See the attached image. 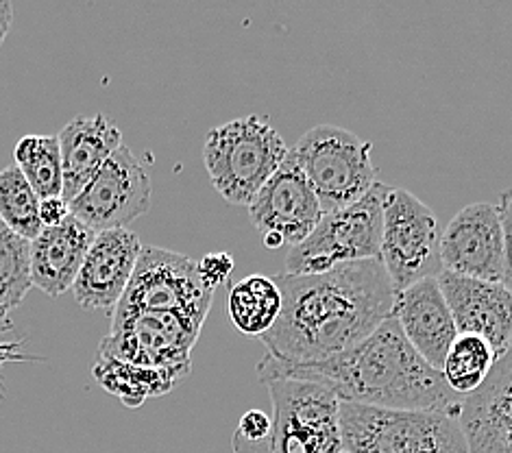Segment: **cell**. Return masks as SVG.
<instances>
[{
	"label": "cell",
	"mask_w": 512,
	"mask_h": 453,
	"mask_svg": "<svg viewBox=\"0 0 512 453\" xmlns=\"http://www.w3.org/2000/svg\"><path fill=\"white\" fill-rule=\"evenodd\" d=\"M282 314L264 342L288 364L334 358L369 338L393 316L395 288L380 260L340 264L319 275H275Z\"/></svg>",
	"instance_id": "6da1fadb"
},
{
	"label": "cell",
	"mask_w": 512,
	"mask_h": 453,
	"mask_svg": "<svg viewBox=\"0 0 512 453\" xmlns=\"http://www.w3.org/2000/svg\"><path fill=\"white\" fill-rule=\"evenodd\" d=\"M262 384L299 379L319 384L347 403L384 410H428L460 416L465 397L447 386L443 373L425 362L393 316L375 332L334 358L288 364L264 355L258 362Z\"/></svg>",
	"instance_id": "7a4b0ae2"
},
{
	"label": "cell",
	"mask_w": 512,
	"mask_h": 453,
	"mask_svg": "<svg viewBox=\"0 0 512 453\" xmlns=\"http://www.w3.org/2000/svg\"><path fill=\"white\" fill-rule=\"evenodd\" d=\"M290 149L262 116L236 118L207 131L203 164L214 190L231 205H251Z\"/></svg>",
	"instance_id": "3957f363"
},
{
	"label": "cell",
	"mask_w": 512,
	"mask_h": 453,
	"mask_svg": "<svg viewBox=\"0 0 512 453\" xmlns=\"http://www.w3.org/2000/svg\"><path fill=\"white\" fill-rule=\"evenodd\" d=\"M345 453H469L460 416L340 401Z\"/></svg>",
	"instance_id": "277c9868"
},
{
	"label": "cell",
	"mask_w": 512,
	"mask_h": 453,
	"mask_svg": "<svg viewBox=\"0 0 512 453\" xmlns=\"http://www.w3.org/2000/svg\"><path fill=\"white\" fill-rule=\"evenodd\" d=\"M386 183L377 181L360 201L323 214L319 227L286 255L288 275H319L340 264L380 260Z\"/></svg>",
	"instance_id": "5b68a950"
},
{
	"label": "cell",
	"mask_w": 512,
	"mask_h": 453,
	"mask_svg": "<svg viewBox=\"0 0 512 453\" xmlns=\"http://www.w3.org/2000/svg\"><path fill=\"white\" fill-rule=\"evenodd\" d=\"M371 151L373 144L349 129L319 125L303 133L290 155L308 177L323 214H329L360 201L375 186Z\"/></svg>",
	"instance_id": "8992f818"
},
{
	"label": "cell",
	"mask_w": 512,
	"mask_h": 453,
	"mask_svg": "<svg viewBox=\"0 0 512 453\" xmlns=\"http://www.w3.org/2000/svg\"><path fill=\"white\" fill-rule=\"evenodd\" d=\"M380 262L395 292L443 273L436 214L408 190L390 188L386 194Z\"/></svg>",
	"instance_id": "52a82bcc"
},
{
	"label": "cell",
	"mask_w": 512,
	"mask_h": 453,
	"mask_svg": "<svg viewBox=\"0 0 512 453\" xmlns=\"http://www.w3.org/2000/svg\"><path fill=\"white\" fill-rule=\"evenodd\" d=\"M273 401V453H343L340 399L299 379L268 382Z\"/></svg>",
	"instance_id": "ba28073f"
},
{
	"label": "cell",
	"mask_w": 512,
	"mask_h": 453,
	"mask_svg": "<svg viewBox=\"0 0 512 453\" xmlns=\"http://www.w3.org/2000/svg\"><path fill=\"white\" fill-rule=\"evenodd\" d=\"M212 297L214 290L207 288L199 275V262L168 249L144 247L114 314L170 312L205 321Z\"/></svg>",
	"instance_id": "9c48e42d"
},
{
	"label": "cell",
	"mask_w": 512,
	"mask_h": 453,
	"mask_svg": "<svg viewBox=\"0 0 512 453\" xmlns=\"http://www.w3.org/2000/svg\"><path fill=\"white\" fill-rule=\"evenodd\" d=\"M203 323L201 318L170 312L114 314L112 332L103 338L99 355L146 369L190 373V353Z\"/></svg>",
	"instance_id": "30bf717a"
},
{
	"label": "cell",
	"mask_w": 512,
	"mask_h": 453,
	"mask_svg": "<svg viewBox=\"0 0 512 453\" xmlns=\"http://www.w3.org/2000/svg\"><path fill=\"white\" fill-rule=\"evenodd\" d=\"M151 194L149 173L129 146L123 144L70 203V214L94 234L127 229L133 220L151 210Z\"/></svg>",
	"instance_id": "8fae6325"
},
{
	"label": "cell",
	"mask_w": 512,
	"mask_h": 453,
	"mask_svg": "<svg viewBox=\"0 0 512 453\" xmlns=\"http://www.w3.org/2000/svg\"><path fill=\"white\" fill-rule=\"evenodd\" d=\"M253 227L266 249L297 247L319 227L323 210L308 177L288 153L286 162L264 183L249 205Z\"/></svg>",
	"instance_id": "7c38bea8"
},
{
	"label": "cell",
	"mask_w": 512,
	"mask_h": 453,
	"mask_svg": "<svg viewBox=\"0 0 512 453\" xmlns=\"http://www.w3.org/2000/svg\"><path fill=\"white\" fill-rule=\"evenodd\" d=\"M443 271L473 279H504V231L497 205L471 203L451 218L441 236Z\"/></svg>",
	"instance_id": "4fadbf2b"
},
{
	"label": "cell",
	"mask_w": 512,
	"mask_h": 453,
	"mask_svg": "<svg viewBox=\"0 0 512 453\" xmlns=\"http://www.w3.org/2000/svg\"><path fill=\"white\" fill-rule=\"evenodd\" d=\"M458 327L489 342L497 360L512 345V292L497 281L443 271L436 277Z\"/></svg>",
	"instance_id": "5bb4252c"
},
{
	"label": "cell",
	"mask_w": 512,
	"mask_h": 453,
	"mask_svg": "<svg viewBox=\"0 0 512 453\" xmlns=\"http://www.w3.org/2000/svg\"><path fill=\"white\" fill-rule=\"evenodd\" d=\"M142 249L140 238L129 229L96 234L72 286V295L81 308L116 312L136 273Z\"/></svg>",
	"instance_id": "9a60e30c"
},
{
	"label": "cell",
	"mask_w": 512,
	"mask_h": 453,
	"mask_svg": "<svg viewBox=\"0 0 512 453\" xmlns=\"http://www.w3.org/2000/svg\"><path fill=\"white\" fill-rule=\"evenodd\" d=\"M393 318L425 362L441 371L458 327L438 279H423L395 295Z\"/></svg>",
	"instance_id": "2e32d148"
},
{
	"label": "cell",
	"mask_w": 512,
	"mask_h": 453,
	"mask_svg": "<svg viewBox=\"0 0 512 453\" xmlns=\"http://www.w3.org/2000/svg\"><path fill=\"white\" fill-rule=\"evenodd\" d=\"M469 453H512V345L460 410Z\"/></svg>",
	"instance_id": "e0dca14e"
},
{
	"label": "cell",
	"mask_w": 512,
	"mask_h": 453,
	"mask_svg": "<svg viewBox=\"0 0 512 453\" xmlns=\"http://www.w3.org/2000/svg\"><path fill=\"white\" fill-rule=\"evenodd\" d=\"M96 234L75 216L62 225L44 227L31 242V281L48 297H62L75 286Z\"/></svg>",
	"instance_id": "ac0fdd59"
},
{
	"label": "cell",
	"mask_w": 512,
	"mask_h": 453,
	"mask_svg": "<svg viewBox=\"0 0 512 453\" xmlns=\"http://www.w3.org/2000/svg\"><path fill=\"white\" fill-rule=\"evenodd\" d=\"M57 140L62 151L64 199L72 203L123 146V133L109 116L94 114L72 118Z\"/></svg>",
	"instance_id": "d6986e66"
},
{
	"label": "cell",
	"mask_w": 512,
	"mask_h": 453,
	"mask_svg": "<svg viewBox=\"0 0 512 453\" xmlns=\"http://www.w3.org/2000/svg\"><path fill=\"white\" fill-rule=\"evenodd\" d=\"M227 314L240 334L262 338L282 314V290L275 277L249 275L231 284L227 292Z\"/></svg>",
	"instance_id": "ffe728a7"
},
{
	"label": "cell",
	"mask_w": 512,
	"mask_h": 453,
	"mask_svg": "<svg viewBox=\"0 0 512 453\" xmlns=\"http://www.w3.org/2000/svg\"><path fill=\"white\" fill-rule=\"evenodd\" d=\"M186 375V371L173 369H146V366L107 358V355H99L94 366V377L99 379L101 386L129 408L142 406L149 397L166 395Z\"/></svg>",
	"instance_id": "44dd1931"
},
{
	"label": "cell",
	"mask_w": 512,
	"mask_h": 453,
	"mask_svg": "<svg viewBox=\"0 0 512 453\" xmlns=\"http://www.w3.org/2000/svg\"><path fill=\"white\" fill-rule=\"evenodd\" d=\"M14 157L20 173L42 201L64 197V168L57 136H24L16 144Z\"/></svg>",
	"instance_id": "7402d4cb"
},
{
	"label": "cell",
	"mask_w": 512,
	"mask_h": 453,
	"mask_svg": "<svg viewBox=\"0 0 512 453\" xmlns=\"http://www.w3.org/2000/svg\"><path fill=\"white\" fill-rule=\"evenodd\" d=\"M495 362L497 355L489 347V342L471 334H458L456 342L447 351L441 373L456 395L469 397L484 386Z\"/></svg>",
	"instance_id": "603a6c76"
},
{
	"label": "cell",
	"mask_w": 512,
	"mask_h": 453,
	"mask_svg": "<svg viewBox=\"0 0 512 453\" xmlns=\"http://www.w3.org/2000/svg\"><path fill=\"white\" fill-rule=\"evenodd\" d=\"M40 203L42 199L35 194L18 166L0 170V220L14 234L29 242L38 238L44 229L40 220Z\"/></svg>",
	"instance_id": "cb8c5ba5"
},
{
	"label": "cell",
	"mask_w": 512,
	"mask_h": 453,
	"mask_svg": "<svg viewBox=\"0 0 512 453\" xmlns=\"http://www.w3.org/2000/svg\"><path fill=\"white\" fill-rule=\"evenodd\" d=\"M31 288V242L0 220V316L20 305Z\"/></svg>",
	"instance_id": "d4e9b609"
},
{
	"label": "cell",
	"mask_w": 512,
	"mask_h": 453,
	"mask_svg": "<svg viewBox=\"0 0 512 453\" xmlns=\"http://www.w3.org/2000/svg\"><path fill=\"white\" fill-rule=\"evenodd\" d=\"M275 423L273 416L262 410H249L242 414L234 434L236 453H273Z\"/></svg>",
	"instance_id": "484cf974"
},
{
	"label": "cell",
	"mask_w": 512,
	"mask_h": 453,
	"mask_svg": "<svg viewBox=\"0 0 512 453\" xmlns=\"http://www.w3.org/2000/svg\"><path fill=\"white\" fill-rule=\"evenodd\" d=\"M499 220L504 231V279L502 284L512 292V190L502 192L497 203Z\"/></svg>",
	"instance_id": "4316f807"
},
{
	"label": "cell",
	"mask_w": 512,
	"mask_h": 453,
	"mask_svg": "<svg viewBox=\"0 0 512 453\" xmlns=\"http://www.w3.org/2000/svg\"><path fill=\"white\" fill-rule=\"evenodd\" d=\"M231 271H234V257L229 253H210L199 262V275L210 290L221 286Z\"/></svg>",
	"instance_id": "83f0119b"
},
{
	"label": "cell",
	"mask_w": 512,
	"mask_h": 453,
	"mask_svg": "<svg viewBox=\"0 0 512 453\" xmlns=\"http://www.w3.org/2000/svg\"><path fill=\"white\" fill-rule=\"evenodd\" d=\"M70 216V203L64 197L44 199L40 203V220L42 227H57Z\"/></svg>",
	"instance_id": "f1b7e54d"
},
{
	"label": "cell",
	"mask_w": 512,
	"mask_h": 453,
	"mask_svg": "<svg viewBox=\"0 0 512 453\" xmlns=\"http://www.w3.org/2000/svg\"><path fill=\"white\" fill-rule=\"evenodd\" d=\"M11 22H14V5L7 3V0H0V44L5 42Z\"/></svg>",
	"instance_id": "f546056e"
},
{
	"label": "cell",
	"mask_w": 512,
	"mask_h": 453,
	"mask_svg": "<svg viewBox=\"0 0 512 453\" xmlns=\"http://www.w3.org/2000/svg\"><path fill=\"white\" fill-rule=\"evenodd\" d=\"M343 453H345V451H343Z\"/></svg>",
	"instance_id": "4dcf8cb0"
}]
</instances>
